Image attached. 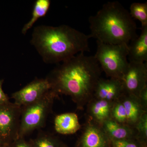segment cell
Returning <instances> with one entry per match:
<instances>
[{"label":"cell","instance_id":"cell-1","mask_svg":"<svg viewBox=\"0 0 147 147\" xmlns=\"http://www.w3.org/2000/svg\"><path fill=\"white\" fill-rule=\"evenodd\" d=\"M84 53L63 62L46 77L52 90L58 95L69 96L80 109L93 98L102 71L94 56H87Z\"/></svg>","mask_w":147,"mask_h":147},{"label":"cell","instance_id":"cell-2","mask_svg":"<svg viewBox=\"0 0 147 147\" xmlns=\"http://www.w3.org/2000/svg\"><path fill=\"white\" fill-rule=\"evenodd\" d=\"M91 38L73 28L41 25L35 27L30 42L47 64L63 62L80 53L89 52Z\"/></svg>","mask_w":147,"mask_h":147},{"label":"cell","instance_id":"cell-3","mask_svg":"<svg viewBox=\"0 0 147 147\" xmlns=\"http://www.w3.org/2000/svg\"><path fill=\"white\" fill-rule=\"evenodd\" d=\"M89 22L91 38L103 43L128 45L138 36L136 23L118 1L104 4L95 15L90 16Z\"/></svg>","mask_w":147,"mask_h":147},{"label":"cell","instance_id":"cell-4","mask_svg":"<svg viewBox=\"0 0 147 147\" xmlns=\"http://www.w3.org/2000/svg\"><path fill=\"white\" fill-rule=\"evenodd\" d=\"M58 95L50 90L36 101L21 107L18 138H25L35 129L43 127Z\"/></svg>","mask_w":147,"mask_h":147},{"label":"cell","instance_id":"cell-5","mask_svg":"<svg viewBox=\"0 0 147 147\" xmlns=\"http://www.w3.org/2000/svg\"><path fill=\"white\" fill-rule=\"evenodd\" d=\"M94 57L102 71L110 78L121 79L129 65L128 45H113L96 41Z\"/></svg>","mask_w":147,"mask_h":147},{"label":"cell","instance_id":"cell-6","mask_svg":"<svg viewBox=\"0 0 147 147\" xmlns=\"http://www.w3.org/2000/svg\"><path fill=\"white\" fill-rule=\"evenodd\" d=\"M21 107L11 102L0 104V139L9 144L18 138Z\"/></svg>","mask_w":147,"mask_h":147},{"label":"cell","instance_id":"cell-7","mask_svg":"<svg viewBox=\"0 0 147 147\" xmlns=\"http://www.w3.org/2000/svg\"><path fill=\"white\" fill-rule=\"evenodd\" d=\"M124 93L139 96L140 92L147 86V63L129 62L122 77Z\"/></svg>","mask_w":147,"mask_h":147},{"label":"cell","instance_id":"cell-8","mask_svg":"<svg viewBox=\"0 0 147 147\" xmlns=\"http://www.w3.org/2000/svg\"><path fill=\"white\" fill-rule=\"evenodd\" d=\"M51 90L50 83L45 79L36 78L19 90L11 94L16 105L26 106L39 100Z\"/></svg>","mask_w":147,"mask_h":147},{"label":"cell","instance_id":"cell-9","mask_svg":"<svg viewBox=\"0 0 147 147\" xmlns=\"http://www.w3.org/2000/svg\"><path fill=\"white\" fill-rule=\"evenodd\" d=\"M110 144L101 125L93 121L86 125L76 147H110Z\"/></svg>","mask_w":147,"mask_h":147},{"label":"cell","instance_id":"cell-10","mask_svg":"<svg viewBox=\"0 0 147 147\" xmlns=\"http://www.w3.org/2000/svg\"><path fill=\"white\" fill-rule=\"evenodd\" d=\"M124 93L123 84L120 79L100 78L95 88L94 97L114 102Z\"/></svg>","mask_w":147,"mask_h":147},{"label":"cell","instance_id":"cell-11","mask_svg":"<svg viewBox=\"0 0 147 147\" xmlns=\"http://www.w3.org/2000/svg\"><path fill=\"white\" fill-rule=\"evenodd\" d=\"M140 35L128 45L129 62L143 63L147 62V26L141 27Z\"/></svg>","mask_w":147,"mask_h":147},{"label":"cell","instance_id":"cell-12","mask_svg":"<svg viewBox=\"0 0 147 147\" xmlns=\"http://www.w3.org/2000/svg\"><path fill=\"white\" fill-rule=\"evenodd\" d=\"M120 99L124 105L127 116V125L134 128L145 110L139 97L133 95L124 93Z\"/></svg>","mask_w":147,"mask_h":147},{"label":"cell","instance_id":"cell-13","mask_svg":"<svg viewBox=\"0 0 147 147\" xmlns=\"http://www.w3.org/2000/svg\"><path fill=\"white\" fill-rule=\"evenodd\" d=\"M101 126L111 141L132 139L137 137L135 128L127 125L119 123L111 118L104 122Z\"/></svg>","mask_w":147,"mask_h":147},{"label":"cell","instance_id":"cell-14","mask_svg":"<svg viewBox=\"0 0 147 147\" xmlns=\"http://www.w3.org/2000/svg\"><path fill=\"white\" fill-rule=\"evenodd\" d=\"M54 125L55 131L63 135L74 134L81 127L78 116L73 113H63L56 116Z\"/></svg>","mask_w":147,"mask_h":147},{"label":"cell","instance_id":"cell-15","mask_svg":"<svg viewBox=\"0 0 147 147\" xmlns=\"http://www.w3.org/2000/svg\"><path fill=\"white\" fill-rule=\"evenodd\" d=\"M114 102L93 97L88 103V111L94 121L101 125L105 121L111 118Z\"/></svg>","mask_w":147,"mask_h":147},{"label":"cell","instance_id":"cell-16","mask_svg":"<svg viewBox=\"0 0 147 147\" xmlns=\"http://www.w3.org/2000/svg\"><path fill=\"white\" fill-rule=\"evenodd\" d=\"M51 5L50 0H36L34 3L33 9L32 18L28 23L24 25L21 32L23 34L31 28L39 18L44 17L49 11Z\"/></svg>","mask_w":147,"mask_h":147},{"label":"cell","instance_id":"cell-17","mask_svg":"<svg viewBox=\"0 0 147 147\" xmlns=\"http://www.w3.org/2000/svg\"><path fill=\"white\" fill-rule=\"evenodd\" d=\"M32 147H60L62 142L57 137L45 132H39L36 138L29 141Z\"/></svg>","mask_w":147,"mask_h":147},{"label":"cell","instance_id":"cell-18","mask_svg":"<svg viewBox=\"0 0 147 147\" xmlns=\"http://www.w3.org/2000/svg\"><path fill=\"white\" fill-rule=\"evenodd\" d=\"M129 14L133 19L140 21L142 27L147 26V2L132 3Z\"/></svg>","mask_w":147,"mask_h":147},{"label":"cell","instance_id":"cell-19","mask_svg":"<svg viewBox=\"0 0 147 147\" xmlns=\"http://www.w3.org/2000/svg\"><path fill=\"white\" fill-rule=\"evenodd\" d=\"M111 118L119 123L127 125L126 112L119 98L113 102Z\"/></svg>","mask_w":147,"mask_h":147},{"label":"cell","instance_id":"cell-20","mask_svg":"<svg viewBox=\"0 0 147 147\" xmlns=\"http://www.w3.org/2000/svg\"><path fill=\"white\" fill-rule=\"evenodd\" d=\"M134 128L137 132V138L142 142H146L147 138V113L145 112L137 122Z\"/></svg>","mask_w":147,"mask_h":147},{"label":"cell","instance_id":"cell-21","mask_svg":"<svg viewBox=\"0 0 147 147\" xmlns=\"http://www.w3.org/2000/svg\"><path fill=\"white\" fill-rule=\"evenodd\" d=\"M113 147H139L132 139H122L111 141Z\"/></svg>","mask_w":147,"mask_h":147},{"label":"cell","instance_id":"cell-22","mask_svg":"<svg viewBox=\"0 0 147 147\" xmlns=\"http://www.w3.org/2000/svg\"><path fill=\"white\" fill-rule=\"evenodd\" d=\"M10 147H32L29 141L25 138H18L10 144Z\"/></svg>","mask_w":147,"mask_h":147},{"label":"cell","instance_id":"cell-23","mask_svg":"<svg viewBox=\"0 0 147 147\" xmlns=\"http://www.w3.org/2000/svg\"><path fill=\"white\" fill-rule=\"evenodd\" d=\"M139 100L142 106L147 111V86L145 87L140 92L139 96Z\"/></svg>","mask_w":147,"mask_h":147},{"label":"cell","instance_id":"cell-24","mask_svg":"<svg viewBox=\"0 0 147 147\" xmlns=\"http://www.w3.org/2000/svg\"><path fill=\"white\" fill-rule=\"evenodd\" d=\"M3 79H0V104H4L10 102L7 94L5 93L2 88Z\"/></svg>","mask_w":147,"mask_h":147},{"label":"cell","instance_id":"cell-25","mask_svg":"<svg viewBox=\"0 0 147 147\" xmlns=\"http://www.w3.org/2000/svg\"><path fill=\"white\" fill-rule=\"evenodd\" d=\"M5 144H3L0 145V147H10V145Z\"/></svg>","mask_w":147,"mask_h":147},{"label":"cell","instance_id":"cell-26","mask_svg":"<svg viewBox=\"0 0 147 147\" xmlns=\"http://www.w3.org/2000/svg\"><path fill=\"white\" fill-rule=\"evenodd\" d=\"M60 147H68L66 145L64 144L63 143H62L61 144Z\"/></svg>","mask_w":147,"mask_h":147},{"label":"cell","instance_id":"cell-27","mask_svg":"<svg viewBox=\"0 0 147 147\" xmlns=\"http://www.w3.org/2000/svg\"><path fill=\"white\" fill-rule=\"evenodd\" d=\"M5 143L4 142H3L2 141H1V140L0 139V145H3V144H5Z\"/></svg>","mask_w":147,"mask_h":147}]
</instances>
